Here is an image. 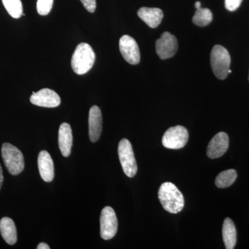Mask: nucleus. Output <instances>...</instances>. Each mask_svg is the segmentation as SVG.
<instances>
[{
  "label": "nucleus",
  "instance_id": "0eeeda50",
  "mask_svg": "<svg viewBox=\"0 0 249 249\" xmlns=\"http://www.w3.org/2000/svg\"><path fill=\"white\" fill-rule=\"evenodd\" d=\"M101 236L105 240H111L116 235L118 230V220L114 209L106 206L101 211L100 217Z\"/></svg>",
  "mask_w": 249,
  "mask_h": 249
},
{
  "label": "nucleus",
  "instance_id": "6ab92c4d",
  "mask_svg": "<svg viewBox=\"0 0 249 249\" xmlns=\"http://www.w3.org/2000/svg\"><path fill=\"white\" fill-rule=\"evenodd\" d=\"M213 21V14L209 9H196L193 16V22L198 27H204L209 25Z\"/></svg>",
  "mask_w": 249,
  "mask_h": 249
},
{
  "label": "nucleus",
  "instance_id": "4be33fe9",
  "mask_svg": "<svg viewBox=\"0 0 249 249\" xmlns=\"http://www.w3.org/2000/svg\"><path fill=\"white\" fill-rule=\"evenodd\" d=\"M242 0H225L226 9L229 11H235L240 7Z\"/></svg>",
  "mask_w": 249,
  "mask_h": 249
},
{
  "label": "nucleus",
  "instance_id": "39448f33",
  "mask_svg": "<svg viewBox=\"0 0 249 249\" xmlns=\"http://www.w3.org/2000/svg\"><path fill=\"white\" fill-rule=\"evenodd\" d=\"M119 160L124 174L132 178L137 173V164L134 157L132 144L127 139H124L119 142L118 147Z\"/></svg>",
  "mask_w": 249,
  "mask_h": 249
},
{
  "label": "nucleus",
  "instance_id": "4468645a",
  "mask_svg": "<svg viewBox=\"0 0 249 249\" xmlns=\"http://www.w3.org/2000/svg\"><path fill=\"white\" fill-rule=\"evenodd\" d=\"M58 144L62 156L69 157L71 154L73 136L71 126L67 123L60 124L58 132Z\"/></svg>",
  "mask_w": 249,
  "mask_h": 249
},
{
  "label": "nucleus",
  "instance_id": "b1692460",
  "mask_svg": "<svg viewBox=\"0 0 249 249\" xmlns=\"http://www.w3.org/2000/svg\"><path fill=\"white\" fill-rule=\"evenodd\" d=\"M37 249H50V247L48 245H47L46 243H44V242H42V243L39 244L37 247Z\"/></svg>",
  "mask_w": 249,
  "mask_h": 249
},
{
  "label": "nucleus",
  "instance_id": "f3484780",
  "mask_svg": "<svg viewBox=\"0 0 249 249\" xmlns=\"http://www.w3.org/2000/svg\"><path fill=\"white\" fill-rule=\"evenodd\" d=\"M0 232L6 243L14 245L17 242V231L11 218L3 217L0 221Z\"/></svg>",
  "mask_w": 249,
  "mask_h": 249
},
{
  "label": "nucleus",
  "instance_id": "9b49d317",
  "mask_svg": "<svg viewBox=\"0 0 249 249\" xmlns=\"http://www.w3.org/2000/svg\"><path fill=\"white\" fill-rule=\"evenodd\" d=\"M229 146V136L225 132H219L211 139L207 148L209 158L217 159L227 152Z\"/></svg>",
  "mask_w": 249,
  "mask_h": 249
},
{
  "label": "nucleus",
  "instance_id": "1a4fd4ad",
  "mask_svg": "<svg viewBox=\"0 0 249 249\" xmlns=\"http://www.w3.org/2000/svg\"><path fill=\"white\" fill-rule=\"evenodd\" d=\"M119 49L125 61L131 65H137L140 62L141 55L137 42L130 36L124 35L119 40Z\"/></svg>",
  "mask_w": 249,
  "mask_h": 249
},
{
  "label": "nucleus",
  "instance_id": "dca6fc26",
  "mask_svg": "<svg viewBox=\"0 0 249 249\" xmlns=\"http://www.w3.org/2000/svg\"><path fill=\"white\" fill-rule=\"evenodd\" d=\"M223 240L227 249H233L237 243V231L231 218H226L222 227Z\"/></svg>",
  "mask_w": 249,
  "mask_h": 249
},
{
  "label": "nucleus",
  "instance_id": "ddd939ff",
  "mask_svg": "<svg viewBox=\"0 0 249 249\" xmlns=\"http://www.w3.org/2000/svg\"><path fill=\"white\" fill-rule=\"evenodd\" d=\"M39 172L41 178L46 182H51L54 178V165L52 157L49 152L42 150L37 158Z\"/></svg>",
  "mask_w": 249,
  "mask_h": 249
},
{
  "label": "nucleus",
  "instance_id": "5701e85b",
  "mask_svg": "<svg viewBox=\"0 0 249 249\" xmlns=\"http://www.w3.org/2000/svg\"><path fill=\"white\" fill-rule=\"evenodd\" d=\"M87 11L93 13L96 8V0H80Z\"/></svg>",
  "mask_w": 249,
  "mask_h": 249
},
{
  "label": "nucleus",
  "instance_id": "f257e3e1",
  "mask_svg": "<svg viewBox=\"0 0 249 249\" xmlns=\"http://www.w3.org/2000/svg\"><path fill=\"white\" fill-rule=\"evenodd\" d=\"M158 196L163 209L170 213H178L184 207L182 193L173 183H162L159 190Z\"/></svg>",
  "mask_w": 249,
  "mask_h": 249
},
{
  "label": "nucleus",
  "instance_id": "6e6552de",
  "mask_svg": "<svg viewBox=\"0 0 249 249\" xmlns=\"http://www.w3.org/2000/svg\"><path fill=\"white\" fill-rule=\"evenodd\" d=\"M176 37L169 32H164L156 42V52L162 60L172 58L178 52Z\"/></svg>",
  "mask_w": 249,
  "mask_h": 249
},
{
  "label": "nucleus",
  "instance_id": "f03ea898",
  "mask_svg": "<svg viewBox=\"0 0 249 249\" xmlns=\"http://www.w3.org/2000/svg\"><path fill=\"white\" fill-rule=\"evenodd\" d=\"M94 52L91 46L87 43H80L77 46L72 55L71 67L73 71L78 75L88 73L94 64Z\"/></svg>",
  "mask_w": 249,
  "mask_h": 249
},
{
  "label": "nucleus",
  "instance_id": "2eb2a0df",
  "mask_svg": "<svg viewBox=\"0 0 249 249\" xmlns=\"http://www.w3.org/2000/svg\"><path fill=\"white\" fill-rule=\"evenodd\" d=\"M137 14L147 26L152 29L158 27L163 18V11L159 8L142 7L139 10Z\"/></svg>",
  "mask_w": 249,
  "mask_h": 249
},
{
  "label": "nucleus",
  "instance_id": "412c9836",
  "mask_svg": "<svg viewBox=\"0 0 249 249\" xmlns=\"http://www.w3.org/2000/svg\"><path fill=\"white\" fill-rule=\"evenodd\" d=\"M53 0H37V11L40 16H47L52 11Z\"/></svg>",
  "mask_w": 249,
  "mask_h": 249
},
{
  "label": "nucleus",
  "instance_id": "a211bd4d",
  "mask_svg": "<svg viewBox=\"0 0 249 249\" xmlns=\"http://www.w3.org/2000/svg\"><path fill=\"white\" fill-rule=\"evenodd\" d=\"M237 178V173L235 170L229 169L223 171L216 178V186L219 188H228L233 184Z\"/></svg>",
  "mask_w": 249,
  "mask_h": 249
},
{
  "label": "nucleus",
  "instance_id": "f8f14e48",
  "mask_svg": "<svg viewBox=\"0 0 249 249\" xmlns=\"http://www.w3.org/2000/svg\"><path fill=\"white\" fill-rule=\"evenodd\" d=\"M102 113L98 106L91 107L89 114V136L92 142H97L102 132Z\"/></svg>",
  "mask_w": 249,
  "mask_h": 249
},
{
  "label": "nucleus",
  "instance_id": "aec40b11",
  "mask_svg": "<svg viewBox=\"0 0 249 249\" xmlns=\"http://www.w3.org/2000/svg\"><path fill=\"white\" fill-rule=\"evenodd\" d=\"M2 3L11 17L18 19L22 16L23 8L21 0H2Z\"/></svg>",
  "mask_w": 249,
  "mask_h": 249
},
{
  "label": "nucleus",
  "instance_id": "bb28decb",
  "mask_svg": "<svg viewBox=\"0 0 249 249\" xmlns=\"http://www.w3.org/2000/svg\"></svg>",
  "mask_w": 249,
  "mask_h": 249
},
{
  "label": "nucleus",
  "instance_id": "a878e982",
  "mask_svg": "<svg viewBox=\"0 0 249 249\" xmlns=\"http://www.w3.org/2000/svg\"><path fill=\"white\" fill-rule=\"evenodd\" d=\"M196 9H200L201 8V2L200 1H196V4H195Z\"/></svg>",
  "mask_w": 249,
  "mask_h": 249
},
{
  "label": "nucleus",
  "instance_id": "20e7f679",
  "mask_svg": "<svg viewBox=\"0 0 249 249\" xmlns=\"http://www.w3.org/2000/svg\"><path fill=\"white\" fill-rule=\"evenodd\" d=\"M1 156L11 175H18L22 173L24 168V156L18 147L5 142L1 147Z\"/></svg>",
  "mask_w": 249,
  "mask_h": 249
},
{
  "label": "nucleus",
  "instance_id": "393cba45",
  "mask_svg": "<svg viewBox=\"0 0 249 249\" xmlns=\"http://www.w3.org/2000/svg\"><path fill=\"white\" fill-rule=\"evenodd\" d=\"M3 181H4V175H3L2 168H1V165H0V189L2 186Z\"/></svg>",
  "mask_w": 249,
  "mask_h": 249
},
{
  "label": "nucleus",
  "instance_id": "7ed1b4c3",
  "mask_svg": "<svg viewBox=\"0 0 249 249\" xmlns=\"http://www.w3.org/2000/svg\"><path fill=\"white\" fill-rule=\"evenodd\" d=\"M231 55L227 49L221 45L214 46L211 53V65L214 76L219 80H224L230 70Z\"/></svg>",
  "mask_w": 249,
  "mask_h": 249
},
{
  "label": "nucleus",
  "instance_id": "9d476101",
  "mask_svg": "<svg viewBox=\"0 0 249 249\" xmlns=\"http://www.w3.org/2000/svg\"><path fill=\"white\" fill-rule=\"evenodd\" d=\"M30 101L32 104L40 107L53 108L60 106L61 100L58 93L53 90L42 89L31 95Z\"/></svg>",
  "mask_w": 249,
  "mask_h": 249
},
{
  "label": "nucleus",
  "instance_id": "423d86ee",
  "mask_svg": "<svg viewBox=\"0 0 249 249\" xmlns=\"http://www.w3.org/2000/svg\"><path fill=\"white\" fill-rule=\"evenodd\" d=\"M188 138L189 135L186 127L177 125L166 130L162 138V143L166 148L178 150L186 145Z\"/></svg>",
  "mask_w": 249,
  "mask_h": 249
}]
</instances>
